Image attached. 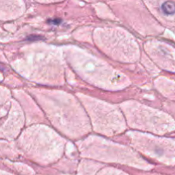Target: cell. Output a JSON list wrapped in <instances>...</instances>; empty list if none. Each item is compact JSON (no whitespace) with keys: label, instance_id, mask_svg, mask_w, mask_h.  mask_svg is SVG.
<instances>
[{"label":"cell","instance_id":"cell-1","mask_svg":"<svg viewBox=\"0 0 175 175\" xmlns=\"http://www.w3.org/2000/svg\"><path fill=\"white\" fill-rule=\"evenodd\" d=\"M162 10L167 15L175 14V4L173 2H165L162 4Z\"/></svg>","mask_w":175,"mask_h":175},{"label":"cell","instance_id":"cell-2","mask_svg":"<svg viewBox=\"0 0 175 175\" xmlns=\"http://www.w3.org/2000/svg\"><path fill=\"white\" fill-rule=\"evenodd\" d=\"M61 22H62V20L61 19H53L49 20V21H48V23H50V24H54V25H59Z\"/></svg>","mask_w":175,"mask_h":175},{"label":"cell","instance_id":"cell-3","mask_svg":"<svg viewBox=\"0 0 175 175\" xmlns=\"http://www.w3.org/2000/svg\"><path fill=\"white\" fill-rule=\"evenodd\" d=\"M40 39V37L39 36H30V37H28L26 39H28V40H33V39Z\"/></svg>","mask_w":175,"mask_h":175}]
</instances>
